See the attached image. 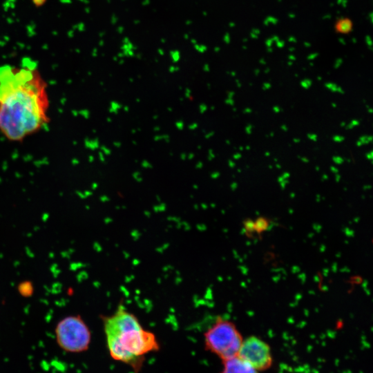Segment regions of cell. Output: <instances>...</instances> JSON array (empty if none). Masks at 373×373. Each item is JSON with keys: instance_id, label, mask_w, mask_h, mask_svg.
Instances as JSON below:
<instances>
[{"instance_id": "4", "label": "cell", "mask_w": 373, "mask_h": 373, "mask_svg": "<svg viewBox=\"0 0 373 373\" xmlns=\"http://www.w3.org/2000/svg\"><path fill=\"white\" fill-rule=\"evenodd\" d=\"M56 341L63 350L79 353L89 347L91 333L79 315H69L61 318L55 329Z\"/></svg>"}, {"instance_id": "3", "label": "cell", "mask_w": 373, "mask_h": 373, "mask_svg": "<svg viewBox=\"0 0 373 373\" xmlns=\"http://www.w3.org/2000/svg\"><path fill=\"white\" fill-rule=\"evenodd\" d=\"M204 345L222 361L237 356L242 338L235 325L218 318L204 334Z\"/></svg>"}, {"instance_id": "11", "label": "cell", "mask_w": 373, "mask_h": 373, "mask_svg": "<svg viewBox=\"0 0 373 373\" xmlns=\"http://www.w3.org/2000/svg\"><path fill=\"white\" fill-rule=\"evenodd\" d=\"M32 1L36 6H39L44 4L46 0H32Z\"/></svg>"}, {"instance_id": "7", "label": "cell", "mask_w": 373, "mask_h": 373, "mask_svg": "<svg viewBox=\"0 0 373 373\" xmlns=\"http://www.w3.org/2000/svg\"><path fill=\"white\" fill-rule=\"evenodd\" d=\"M269 226L268 221L262 218L254 221H246L245 228L247 232L261 233L265 231Z\"/></svg>"}, {"instance_id": "5", "label": "cell", "mask_w": 373, "mask_h": 373, "mask_svg": "<svg viewBox=\"0 0 373 373\" xmlns=\"http://www.w3.org/2000/svg\"><path fill=\"white\" fill-rule=\"evenodd\" d=\"M237 356L257 371L267 369L272 362L269 346L256 336H249L242 340Z\"/></svg>"}, {"instance_id": "9", "label": "cell", "mask_w": 373, "mask_h": 373, "mask_svg": "<svg viewBox=\"0 0 373 373\" xmlns=\"http://www.w3.org/2000/svg\"><path fill=\"white\" fill-rule=\"evenodd\" d=\"M17 291L21 296L29 298L34 294L35 287L31 281L24 280L19 283Z\"/></svg>"}, {"instance_id": "1", "label": "cell", "mask_w": 373, "mask_h": 373, "mask_svg": "<svg viewBox=\"0 0 373 373\" xmlns=\"http://www.w3.org/2000/svg\"><path fill=\"white\" fill-rule=\"evenodd\" d=\"M49 97L47 84L35 65L0 66V133L21 142L47 124Z\"/></svg>"}, {"instance_id": "2", "label": "cell", "mask_w": 373, "mask_h": 373, "mask_svg": "<svg viewBox=\"0 0 373 373\" xmlns=\"http://www.w3.org/2000/svg\"><path fill=\"white\" fill-rule=\"evenodd\" d=\"M104 329L111 357L135 367L145 354L159 348L155 335L144 329L136 316L122 307L104 319Z\"/></svg>"}, {"instance_id": "10", "label": "cell", "mask_w": 373, "mask_h": 373, "mask_svg": "<svg viewBox=\"0 0 373 373\" xmlns=\"http://www.w3.org/2000/svg\"><path fill=\"white\" fill-rule=\"evenodd\" d=\"M111 107V111L115 113L121 108V105L116 102H112Z\"/></svg>"}, {"instance_id": "8", "label": "cell", "mask_w": 373, "mask_h": 373, "mask_svg": "<svg viewBox=\"0 0 373 373\" xmlns=\"http://www.w3.org/2000/svg\"><path fill=\"white\" fill-rule=\"evenodd\" d=\"M334 28L337 32L347 34L352 30L353 23L349 18H341L336 22Z\"/></svg>"}, {"instance_id": "6", "label": "cell", "mask_w": 373, "mask_h": 373, "mask_svg": "<svg viewBox=\"0 0 373 373\" xmlns=\"http://www.w3.org/2000/svg\"><path fill=\"white\" fill-rule=\"evenodd\" d=\"M223 364L222 373H258V372L238 356L223 360Z\"/></svg>"}]
</instances>
